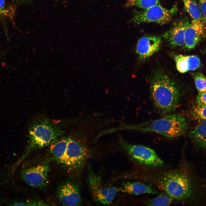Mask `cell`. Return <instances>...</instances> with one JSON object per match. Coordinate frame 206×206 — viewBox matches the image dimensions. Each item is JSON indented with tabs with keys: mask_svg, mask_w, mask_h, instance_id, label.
I'll list each match as a JSON object with an SVG mask.
<instances>
[{
	"mask_svg": "<svg viewBox=\"0 0 206 206\" xmlns=\"http://www.w3.org/2000/svg\"><path fill=\"white\" fill-rule=\"evenodd\" d=\"M138 164L132 173L135 180L153 185L182 204L193 206L201 198L204 188L203 178L195 166L184 157L174 169Z\"/></svg>",
	"mask_w": 206,
	"mask_h": 206,
	"instance_id": "obj_1",
	"label": "cell"
},
{
	"mask_svg": "<svg viewBox=\"0 0 206 206\" xmlns=\"http://www.w3.org/2000/svg\"><path fill=\"white\" fill-rule=\"evenodd\" d=\"M150 87L151 101L159 113L166 115L176 109L181 96L180 89L165 72H156L151 78Z\"/></svg>",
	"mask_w": 206,
	"mask_h": 206,
	"instance_id": "obj_2",
	"label": "cell"
},
{
	"mask_svg": "<svg viewBox=\"0 0 206 206\" xmlns=\"http://www.w3.org/2000/svg\"><path fill=\"white\" fill-rule=\"evenodd\" d=\"M188 126L187 120L183 116L169 114L161 118L135 124L122 122L118 129L151 132L167 138H174L184 134Z\"/></svg>",
	"mask_w": 206,
	"mask_h": 206,
	"instance_id": "obj_3",
	"label": "cell"
},
{
	"mask_svg": "<svg viewBox=\"0 0 206 206\" xmlns=\"http://www.w3.org/2000/svg\"><path fill=\"white\" fill-rule=\"evenodd\" d=\"M64 134L61 128L50 121L42 119L34 122L29 128V142L26 154L52 144Z\"/></svg>",
	"mask_w": 206,
	"mask_h": 206,
	"instance_id": "obj_4",
	"label": "cell"
},
{
	"mask_svg": "<svg viewBox=\"0 0 206 206\" xmlns=\"http://www.w3.org/2000/svg\"><path fill=\"white\" fill-rule=\"evenodd\" d=\"M119 146L138 164L153 167H165L163 161L152 149L143 145L128 142L119 134L117 138Z\"/></svg>",
	"mask_w": 206,
	"mask_h": 206,
	"instance_id": "obj_5",
	"label": "cell"
},
{
	"mask_svg": "<svg viewBox=\"0 0 206 206\" xmlns=\"http://www.w3.org/2000/svg\"><path fill=\"white\" fill-rule=\"evenodd\" d=\"M87 182L94 201L104 205L111 203L119 191L118 188L104 183L100 175L96 173L87 165Z\"/></svg>",
	"mask_w": 206,
	"mask_h": 206,
	"instance_id": "obj_6",
	"label": "cell"
},
{
	"mask_svg": "<svg viewBox=\"0 0 206 206\" xmlns=\"http://www.w3.org/2000/svg\"><path fill=\"white\" fill-rule=\"evenodd\" d=\"M176 9L173 8L169 10L159 4L147 9L135 12L130 21L136 24L150 22L165 24L171 20L172 15Z\"/></svg>",
	"mask_w": 206,
	"mask_h": 206,
	"instance_id": "obj_7",
	"label": "cell"
},
{
	"mask_svg": "<svg viewBox=\"0 0 206 206\" xmlns=\"http://www.w3.org/2000/svg\"><path fill=\"white\" fill-rule=\"evenodd\" d=\"M49 167L41 165L23 169L21 176L23 180L28 185L36 188H42L47 185Z\"/></svg>",
	"mask_w": 206,
	"mask_h": 206,
	"instance_id": "obj_8",
	"label": "cell"
},
{
	"mask_svg": "<svg viewBox=\"0 0 206 206\" xmlns=\"http://www.w3.org/2000/svg\"><path fill=\"white\" fill-rule=\"evenodd\" d=\"M57 193L59 201L64 205L79 206L82 203L80 187L75 183L68 181L62 184Z\"/></svg>",
	"mask_w": 206,
	"mask_h": 206,
	"instance_id": "obj_9",
	"label": "cell"
},
{
	"mask_svg": "<svg viewBox=\"0 0 206 206\" xmlns=\"http://www.w3.org/2000/svg\"><path fill=\"white\" fill-rule=\"evenodd\" d=\"M206 36V22L202 19H193L185 29V44L189 49L194 48Z\"/></svg>",
	"mask_w": 206,
	"mask_h": 206,
	"instance_id": "obj_10",
	"label": "cell"
},
{
	"mask_svg": "<svg viewBox=\"0 0 206 206\" xmlns=\"http://www.w3.org/2000/svg\"><path fill=\"white\" fill-rule=\"evenodd\" d=\"M162 43L161 38L158 36L148 35L141 37L136 47L139 58L141 61L148 58L159 49Z\"/></svg>",
	"mask_w": 206,
	"mask_h": 206,
	"instance_id": "obj_11",
	"label": "cell"
},
{
	"mask_svg": "<svg viewBox=\"0 0 206 206\" xmlns=\"http://www.w3.org/2000/svg\"><path fill=\"white\" fill-rule=\"evenodd\" d=\"M189 21L186 18L176 21L171 27L163 35V37L172 48L183 46L185 44V29Z\"/></svg>",
	"mask_w": 206,
	"mask_h": 206,
	"instance_id": "obj_12",
	"label": "cell"
},
{
	"mask_svg": "<svg viewBox=\"0 0 206 206\" xmlns=\"http://www.w3.org/2000/svg\"><path fill=\"white\" fill-rule=\"evenodd\" d=\"M118 189L120 191L134 195L145 194L159 195L161 194L160 191L153 185L138 181L124 182Z\"/></svg>",
	"mask_w": 206,
	"mask_h": 206,
	"instance_id": "obj_13",
	"label": "cell"
},
{
	"mask_svg": "<svg viewBox=\"0 0 206 206\" xmlns=\"http://www.w3.org/2000/svg\"><path fill=\"white\" fill-rule=\"evenodd\" d=\"M172 55L176 63L177 69L181 73L195 70L200 66V60L196 56L177 54Z\"/></svg>",
	"mask_w": 206,
	"mask_h": 206,
	"instance_id": "obj_14",
	"label": "cell"
},
{
	"mask_svg": "<svg viewBox=\"0 0 206 206\" xmlns=\"http://www.w3.org/2000/svg\"><path fill=\"white\" fill-rule=\"evenodd\" d=\"M68 141V136L59 138L53 143L51 148L50 154L53 160L63 164Z\"/></svg>",
	"mask_w": 206,
	"mask_h": 206,
	"instance_id": "obj_15",
	"label": "cell"
},
{
	"mask_svg": "<svg viewBox=\"0 0 206 206\" xmlns=\"http://www.w3.org/2000/svg\"><path fill=\"white\" fill-rule=\"evenodd\" d=\"M189 136L197 146L206 150V121L195 126L189 132Z\"/></svg>",
	"mask_w": 206,
	"mask_h": 206,
	"instance_id": "obj_16",
	"label": "cell"
},
{
	"mask_svg": "<svg viewBox=\"0 0 206 206\" xmlns=\"http://www.w3.org/2000/svg\"><path fill=\"white\" fill-rule=\"evenodd\" d=\"M182 0L185 10L193 19H202L199 6L195 0Z\"/></svg>",
	"mask_w": 206,
	"mask_h": 206,
	"instance_id": "obj_17",
	"label": "cell"
},
{
	"mask_svg": "<svg viewBox=\"0 0 206 206\" xmlns=\"http://www.w3.org/2000/svg\"><path fill=\"white\" fill-rule=\"evenodd\" d=\"M160 0H128L124 5L125 8L137 7L145 9L159 4Z\"/></svg>",
	"mask_w": 206,
	"mask_h": 206,
	"instance_id": "obj_18",
	"label": "cell"
},
{
	"mask_svg": "<svg viewBox=\"0 0 206 206\" xmlns=\"http://www.w3.org/2000/svg\"><path fill=\"white\" fill-rule=\"evenodd\" d=\"M190 117L193 120L201 122L206 121V105L193 106L189 112Z\"/></svg>",
	"mask_w": 206,
	"mask_h": 206,
	"instance_id": "obj_19",
	"label": "cell"
},
{
	"mask_svg": "<svg viewBox=\"0 0 206 206\" xmlns=\"http://www.w3.org/2000/svg\"><path fill=\"white\" fill-rule=\"evenodd\" d=\"M173 200L169 195L165 194H161L148 200L146 204L148 206H168L172 203Z\"/></svg>",
	"mask_w": 206,
	"mask_h": 206,
	"instance_id": "obj_20",
	"label": "cell"
},
{
	"mask_svg": "<svg viewBox=\"0 0 206 206\" xmlns=\"http://www.w3.org/2000/svg\"><path fill=\"white\" fill-rule=\"evenodd\" d=\"M193 78L196 88L199 92L206 91V77L201 73L194 74Z\"/></svg>",
	"mask_w": 206,
	"mask_h": 206,
	"instance_id": "obj_21",
	"label": "cell"
},
{
	"mask_svg": "<svg viewBox=\"0 0 206 206\" xmlns=\"http://www.w3.org/2000/svg\"><path fill=\"white\" fill-rule=\"evenodd\" d=\"M9 205L13 206H43L47 205V203L41 201L36 200H29L25 201L13 202L9 203Z\"/></svg>",
	"mask_w": 206,
	"mask_h": 206,
	"instance_id": "obj_22",
	"label": "cell"
},
{
	"mask_svg": "<svg viewBox=\"0 0 206 206\" xmlns=\"http://www.w3.org/2000/svg\"><path fill=\"white\" fill-rule=\"evenodd\" d=\"M196 102L197 105L199 106L206 105V91L199 92L197 96Z\"/></svg>",
	"mask_w": 206,
	"mask_h": 206,
	"instance_id": "obj_23",
	"label": "cell"
},
{
	"mask_svg": "<svg viewBox=\"0 0 206 206\" xmlns=\"http://www.w3.org/2000/svg\"><path fill=\"white\" fill-rule=\"evenodd\" d=\"M199 8L201 13L202 19L206 22V0H198Z\"/></svg>",
	"mask_w": 206,
	"mask_h": 206,
	"instance_id": "obj_24",
	"label": "cell"
},
{
	"mask_svg": "<svg viewBox=\"0 0 206 206\" xmlns=\"http://www.w3.org/2000/svg\"><path fill=\"white\" fill-rule=\"evenodd\" d=\"M33 0H12L13 4L16 5H20L27 4L31 2Z\"/></svg>",
	"mask_w": 206,
	"mask_h": 206,
	"instance_id": "obj_25",
	"label": "cell"
},
{
	"mask_svg": "<svg viewBox=\"0 0 206 206\" xmlns=\"http://www.w3.org/2000/svg\"><path fill=\"white\" fill-rule=\"evenodd\" d=\"M5 0H0V14H6L7 11L5 9Z\"/></svg>",
	"mask_w": 206,
	"mask_h": 206,
	"instance_id": "obj_26",
	"label": "cell"
},
{
	"mask_svg": "<svg viewBox=\"0 0 206 206\" xmlns=\"http://www.w3.org/2000/svg\"><path fill=\"white\" fill-rule=\"evenodd\" d=\"M12 47H11L8 48V49H6L5 51H3L0 53V60L5 55L11 48Z\"/></svg>",
	"mask_w": 206,
	"mask_h": 206,
	"instance_id": "obj_27",
	"label": "cell"
}]
</instances>
